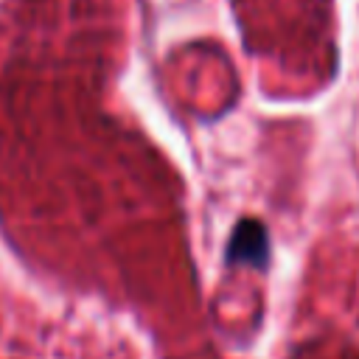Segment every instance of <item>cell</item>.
Wrapping results in <instances>:
<instances>
[{
	"instance_id": "6da1fadb",
	"label": "cell",
	"mask_w": 359,
	"mask_h": 359,
	"mask_svg": "<svg viewBox=\"0 0 359 359\" xmlns=\"http://www.w3.org/2000/svg\"><path fill=\"white\" fill-rule=\"evenodd\" d=\"M227 264H238V266H266L269 261V236L266 227L258 219H241L233 227V236L227 241L224 250Z\"/></svg>"
}]
</instances>
